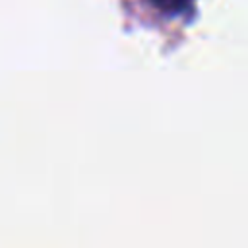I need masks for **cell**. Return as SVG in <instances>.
Masks as SVG:
<instances>
[{
	"label": "cell",
	"mask_w": 248,
	"mask_h": 248,
	"mask_svg": "<svg viewBox=\"0 0 248 248\" xmlns=\"http://www.w3.org/2000/svg\"><path fill=\"white\" fill-rule=\"evenodd\" d=\"M159 10L167 12V14H178L186 8L188 0H151Z\"/></svg>",
	"instance_id": "1"
}]
</instances>
